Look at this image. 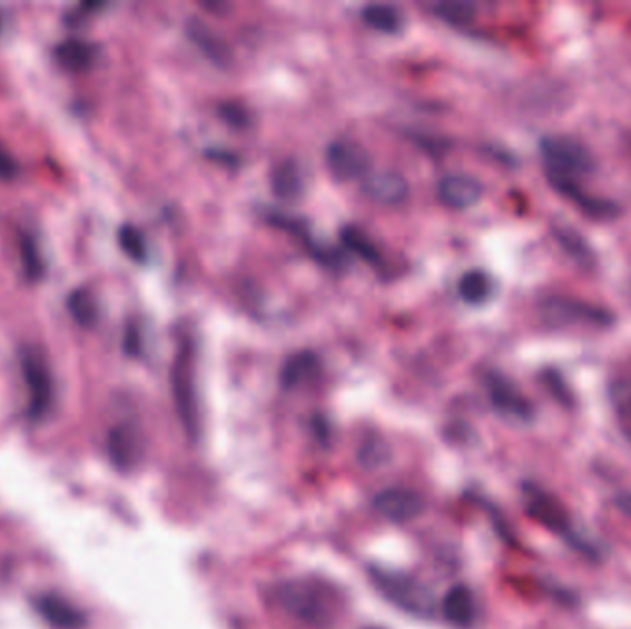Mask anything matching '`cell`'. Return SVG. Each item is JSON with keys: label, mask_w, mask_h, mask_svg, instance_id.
Returning a JSON list of instances; mask_svg holds the SVG:
<instances>
[{"label": "cell", "mask_w": 631, "mask_h": 629, "mask_svg": "<svg viewBox=\"0 0 631 629\" xmlns=\"http://www.w3.org/2000/svg\"><path fill=\"white\" fill-rule=\"evenodd\" d=\"M541 157L548 183L567 198L582 190L580 178L595 170V159L591 152L571 137L543 139Z\"/></svg>", "instance_id": "obj_1"}, {"label": "cell", "mask_w": 631, "mask_h": 629, "mask_svg": "<svg viewBox=\"0 0 631 629\" xmlns=\"http://www.w3.org/2000/svg\"><path fill=\"white\" fill-rule=\"evenodd\" d=\"M524 499H526V510L537 523L543 524L552 534L560 535L561 539L576 546L578 550L593 554L591 546L584 545L580 537L572 530L569 511L565 510V506L554 495L543 491L541 487L528 486L524 489Z\"/></svg>", "instance_id": "obj_2"}, {"label": "cell", "mask_w": 631, "mask_h": 629, "mask_svg": "<svg viewBox=\"0 0 631 629\" xmlns=\"http://www.w3.org/2000/svg\"><path fill=\"white\" fill-rule=\"evenodd\" d=\"M327 167L340 181L366 178L370 174L371 155L357 141L338 139L327 148Z\"/></svg>", "instance_id": "obj_3"}, {"label": "cell", "mask_w": 631, "mask_h": 629, "mask_svg": "<svg viewBox=\"0 0 631 629\" xmlns=\"http://www.w3.org/2000/svg\"><path fill=\"white\" fill-rule=\"evenodd\" d=\"M281 602L288 611L310 622H322L331 611L327 594L314 583H288L281 591Z\"/></svg>", "instance_id": "obj_4"}, {"label": "cell", "mask_w": 631, "mask_h": 629, "mask_svg": "<svg viewBox=\"0 0 631 629\" xmlns=\"http://www.w3.org/2000/svg\"><path fill=\"white\" fill-rule=\"evenodd\" d=\"M543 312L552 323H584V325L606 327L613 321V316L608 310L578 301V299H565V297H552L545 301Z\"/></svg>", "instance_id": "obj_5"}, {"label": "cell", "mask_w": 631, "mask_h": 629, "mask_svg": "<svg viewBox=\"0 0 631 629\" xmlns=\"http://www.w3.org/2000/svg\"><path fill=\"white\" fill-rule=\"evenodd\" d=\"M486 388H488L491 403L501 414L519 419V421L532 419V414H534L532 404L512 380L502 377L499 373H491L486 379Z\"/></svg>", "instance_id": "obj_6"}, {"label": "cell", "mask_w": 631, "mask_h": 629, "mask_svg": "<svg viewBox=\"0 0 631 629\" xmlns=\"http://www.w3.org/2000/svg\"><path fill=\"white\" fill-rule=\"evenodd\" d=\"M176 403L183 421L187 423L189 430H194L196 425V406H194V371H192V349L189 345H183L174 364L172 373Z\"/></svg>", "instance_id": "obj_7"}, {"label": "cell", "mask_w": 631, "mask_h": 629, "mask_svg": "<svg viewBox=\"0 0 631 629\" xmlns=\"http://www.w3.org/2000/svg\"><path fill=\"white\" fill-rule=\"evenodd\" d=\"M362 192L371 202L381 205H399L408 196V181L395 170L370 172L362 181Z\"/></svg>", "instance_id": "obj_8"}, {"label": "cell", "mask_w": 631, "mask_h": 629, "mask_svg": "<svg viewBox=\"0 0 631 629\" xmlns=\"http://www.w3.org/2000/svg\"><path fill=\"white\" fill-rule=\"evenodd\" d=\"M438 196L451 209H469L482 198V183L467 174H449L441 179Z\"/></svg>", "instance_id": "obj_9"}, {"label": "cell", "mask_w": 631, "mask_h": 629, "mask_svg": "<svg viewBox=\"0 0 631 629\" xmlns=\"http://www.w3.org/2000/svg\"><path fill=\"white\" fill-rule=\"evenodd\" d=\"M24 377L32 390V403L36 410H41L47 404L50 397V375H48L47 362L43 353L28 345L21 355Z\"/></svg>", "instance_id": "obj_10"}, {"label": "cell", "mask_w": 631, "mask_h": 629, "mask_svg": "<svg viewBox=\"0 0 631 629\" xmlns=\"http://www.w3.org/2000/svg\"><path fill=\"white\" fill-rule=\"evenodd\" d=\"M375 508L392 521H408L423 508L419 495L408 489H388L375 499Z\"/></svg>", "instance_id": "obj_11"}, {"label": "cell", "mask_w": 631, "mask_h": 629, "mask_svg": "<svg viewBox=\"0 0 631 629\" xmlns=\"http://www.w3.org/2000/svg\"><path fill=\"white\" fill-rule=\"evenodd\" d=\"M187 34L192 43L202 50L203 54L220 67H227L231 63V50L226 41L216 34L215 30L200 19H191L187 23Z\"/></svg>", "instance_id": "obj_12"}, {"label": "cell", "mask_w": 631, "mask_h": 629, "mask_svg": "<svg viewBox=\"0 0 631 629\" xmlns=\"http://www.w3.org/2000/svg\"><path fill=\"white\" fill-rule=\"evenodd\" d=\"M100 50L95 43L85 41V39H65L56 47V60L63 69L72 72L85 71L91 69L98 60Z\"/></svg>", "instance_id": "obj_13"}, {"label": "cell", "mask_w": 631, "mask_h": 629, "mask_svg": "<svg viewBox=\"0 0 631 629\" xmlns=\"http://www.w3.org/2000/svg\"><path fill=\"white\" fill-rule=\"evenodd\" d=\"M443 613L449 622H453L454 626L465 628L473 622L475 618V598L473 593L464 587V585H456L453 587L443 602Z\"/></svg>", "instance_id": "obj_14"}, {"label": "cell", "mask_w": 631, "mask_h": 629, "mask_svg": "<svg viewBox=\"0 0 631 629\" xmlns=\"http://www.w3.org/2000/svg\"><path fill=\"white\" fill-rule=\"evenodd\" d=\"M272 189L281 200H296L303 192V176L294 161H283L274 168Z\"/></svg>", "instance_id": "obj_15"}, {"label": "cell", "mask_w": 631, "mask_h": 629, "mask_svg": "<svg viewBox=\"0 0 631 629\" xmlns=\"http://www.w3.org/2000/svg\"><path fill=\"white\" fill-rule=\"evenodd\" d=\"M318 369H320V364L316 355L298 353L286 362L285 368L281 371V382L285 388H296L312 377H316Z\"/></svg>", "instance_id": "obj_16"}, {"label": "cell", "mask_w": 631, "mask_h": 629, "mask_svg": "<svg viewBox=\"0 0 631 629\" xmlns=\"http://www.w3.org/2000/svg\"><path fill=\"white\" fill-rule=\"evenodd\" d=\"M362 19L368 26L379 30V32H384V34H395L405 24L403 13L399 12L395 6H390V4H370V6H366L364 12H362Z\"/></svg>", "instance_id": "obj_17"}, {"label": "cell", "mask_w": 631, "mask_h": 629, "mask_svg": "<svg viewBox=\"0 0 631 629\" xmlns=\"http://www.w3.org/2000/svg\"><path fill=\"white\" fill-rule=\"evenodd\" d=\"M458 292L467 303L482 305L484 301H488L491 292H493V281H491L488 273L482 272V270H471L460 279Z\"/></svg>", "instance_id": "obj_18"}, {"label": "cell", "mask_w": 631, "mask_h": 629, "mask_svg": "<svg viewBox=\"0 0 631 629\" xmlns=\"http://www.w3.org/2000/svg\"><path fill=\"white\" fill-rule=\"evenodd\" d=\"M436 15L445 23L454 26H467L473 23L477 17V4L465 2V0H445L434 6Z\"/></svg>", "instance_id": "obj_19"}, {"label": "cell", "mask_w": 631, "mask_h": 629, "mask_svg": "<svg viewBox=\"0 0 631 629\" xmlns=\"http://www.w3.org/2000/svg\"><path fill=\"white\" fill-rule=\"evenodd\" d=\"M69 310H71L74 320L84 327H91L98 318V305L91 290L87 288H76L69 296Z\"/></svg>", "instance_id": "obj_20"}, {"label": "cell", "mask_w": 631, "mask_h": 629, "mask_svg": "<svg viewBox=\"0 0 631 629\" xmlns=\"http://www.w3.org/2000/svg\"><path fill=\"white\" fill-rule=\"evenodd\" d=\"M611 403L622 434L631 441V382H617L613 386Z\"/></svg>", "instance_id": "obj_21"}, {"label": "cell", "mask_w": 631, "mask_h": 629, "mask_svg": "<svg viewBox=\"0 0 631 629\" xmlns=\"http://www.w3.org/2000/svg\"><path fill=\"white\" fill-rule=\"evenodd\" d=\"M120 248L130 255L133 261L143 262L146 259V240L144 235L133 226H122L119 231Z\"/></svg>", "instance_id": "obj_22"}, {"label": "cell", "mask_w": 631, "mask_h": 629, "mask_svg": "<svg viewBox=\"0 0 631 629\" xmlns=\"http://www.w3.org/2000/svg\"><path fill=\"white\" fill-rule=\"evenodd\" d=\"M342 240L349 250L355 251L362 259H366V261L377 259V248L371 244L370 238L366 237L357 227H346L342 231Z\"/></svg>", "instance_id": "obj_23"}, {"label": "cell", "mask_w": 631, "mask_h": 629, "mask_svg": "<svg viewBox=\"0 0 631 629\" xmlns=\"http://www.w3.org/2000/svg\"><path fill=\"white\" fill-rule=\"evenodd\" d=\"M21 255H23L24 270L30 279H39L43 275V261L37 251L36 242L32 238H23L21 244Z\"/></svg>", "instance_id": "obj_24"}, {"label": "cell", "mask_w": 631, "mask_h": 629, "mask_svg": "<svg viewBox=\"0 0 631 629\" xmlns=\"http://www.w3.org/2000/svg\"><path fill=\"white\" fill-rule=\"evenodd\" d=\"M17 172H19V163H17V159L8 152V148H6L4 143L0 141V178H15V176H17Z\"/></svg>", "instance_id": "obj_25"}, {"label": "cell", "mask_w": 631, "mask_h": 629, "mask_svg": "<svg viewBox=\"0 0 631 629\" xmlns=\"http://www.w3.org/2000/svg\"><path fill=\"white\" fill-rule=\"evenodd\" d=\"M615 502H617L619 510L631 519V493H620Z\"/></svg>", "instance_id": "obj_26"}, {"label": "cell", "mask_w": 631, "mask_h": 629, "mask_svg": "<svg viewBox=\"0 0 631 629\" xmlns=\"http://www.w3.org/2000/svg\"><path fill=\"white\" fill-rule=\"evenodd\" d=\"M563 235H565V233H563ZM565 237H569V240H571V242H574V237H576V235H565ZM565 246H571V244H565ZM569 250H574V251H578L576 250V246H571V248H569Z\"/></svg>", "instance_id": "obj_27"}]
</instances>
